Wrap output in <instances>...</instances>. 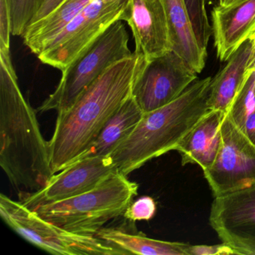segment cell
Wrapping results in <instances>:
<instances>
[{
	"label": "cell",
	"mask_w": 255,
	"mask_h": 255,
	"mask_svg": "<svg viewBox=\"0 0 255 255\" xmlns=\"http://www.w3.org/2000/svg\"><path fill=\"white\" fill-rule=\"evenodd\" d=\"M249 40L252 44V56L248 67V71H255V28L249 35Z\"/></svg>",
	"instance_id": "cell-27"
},
{
	"label": "cell",
	"mask_w": 255,
	"mask_h": 255,
	"mask_svg": "<svg viewBox=\"0 0 255 255\" xmlns=\"http://www.w3.org/2000/svg\"><path fill=\"white\" fill-rule=\"evenodd\" d=\"M171 50L181 56L189 66L201 73L205 66L207 50L198 43L185 0H164Z\"/></svg>",
	"instance_id": "cell-15"
},
{
	"label": "cell",
	"mask_w": 255,
	"mask_h": 255,
	"mask_svg": "<svg viewBox=\"0 0 255 255\" xmlns=\"http://www.w3.org/2000/svg\"><path fill=\"white\" fill-rule=\"evenodd\" d=\"M219 0H206V3L208 5H212V6H216L219 4Z\"/></svg>",
	"instance_id": "cell-28"
},
{
	"label": "cell",
	"mask_w": 255,
	"mask_h": 255,
	"mask_svg": "<svg viewBox=\"0 0 255 255\" xmlns=\"http://www.w3.org/2000/svg\"><path fill=\"white\" fill-rule=\"evenodd\" d=\"M242 130L252 140V142L255 144V110L248 117Z\"/></svg>",
	"instance_id": "cell-26"
},
{
	"label": "cell",
	"mask_w": 255,
	"mask_h": 255,
	"mask_svg": "<svg viewBox=\"0 0 255 255\" xmlns=\"http://www.w3.org/2000/svg\"><path fill=\"white\" fill-rule=\"evenodd\" d=\"M0 165L20 193L40 190L54 174L48 142L20 91L10 50H0Z\"/></svg>",
	"instance_id": "cell-2"
},
{
	"label": "cell",
	"mask_w": 255,
	"mask_h": 255,
	"mask_svg": "<svg viewBox=\"0 0 255 255\" xmlns=\"http://www.w3.org/2000/svg\"><path fill=\"white\" fill-rule=\"evenodd\" d=\"M115 173L92 190L34 209L48 222L71 232L96 235L112 219L124 216L138 185Z\"/></svg>",
	"instance_id": "cell-4"
},
{
	"label": "cell",
	"mask_w": 255,
	"mask_h": 255,
	"mask_svg": "<svg viewBox=\"0 0 255 255\" xmlns=\"http://www.w3.org/2000/svg\"><path fill=\"white\" fill-rule=\"evenodd\" d=\"M195 35L201 47L207 50L213 31L207 17L206 0H185Z\"/></svg>",
	"instance_id": "cell-22"
},
{
	"label": "cell",
	"mask_w": 255,
	"mask_h": 255,
	"mask_svg": "<svg viewBox=\"0 0 255 255\" xmlns=\"http://www.w3.org/2000/svg\"><path fill=\"white\" fill-rule=\"evenodd\" d=\"M255 110V71H248L246 80L226 114L229 115L242 129L248 117Z\"/></svg>",
	"instance_id": "cell-20"
},
{
	"label": "cell",
	"mask_w": 255,
	"mask_h": 255,
	"mask_svg": "<svg viewBox=\"0 0 255 255\" xmlns=\"http://www.w3.org/2000/svg\"><path fill=\"white\" fill-rule=\"evenodd\" d=\"M235 255L234 251L227 245H215V246H189L188 255Z\"/></svg>",
	"instance_id": "cell-25"
},
{
	"label": "cell",
	"mask_w": 255,
	"mask_h": 255,
	"mask_svg": "<svg viewBox=\"0 0 255 255\" xmlns=\"http://www.w3.org/2000/svg\"><path fill=\"white\" fill-rule=\"evenodd\" d=\"M211 77L196 80L165 107L144 113L133 132L111 156L118 172L128 176L153 158L176 150L210 111Z\"/></svg>",
	"instance_id": "cell-3"
},
{
	"label": "cell",
	"mask_w": 255,
	"mask_h": 255,
	"mask_svg": "<svg viewBox=\"0 0 255 255\" xmlns=\"http://www.w3.org/2000/svg\"><path fill=\"white\" fill-rule=\"evenodd\" d=\"M209 221L219 240L235 255H255V183L215 196Z\"/></svg>",
	"instance_id": "cell-10"
},
{
	"label": "cell",
	"mask_w": 255,
	"mask_h": 255,
	"mask_svg": "<svg viewBox=\"0 0 255 255\" xmlns=\"http://www.w3.org/2000/svg\"><path fill=\"white\" fill-rule=\"evenodd\" d=\"M143 116L142 110L132 95L109 119L80 159L88 156H110L133 132Z\"/></svg>",
	"instance_id": "cell-17"
},
{
	"label": "cell",
	"mask_w": 255,
	"mask_h": 255,
	"mask_svg": "<svg viewBox=\"0 0 255 255\" xmlns=\"http://www.w3.org/2000/svg\"><path fill=\"white\" fill-rule=\"evenodd\" d=\"M252 56V44L248 39L227 61L225 66L211 79L209 95L210 110L226 114L241 89Z\"/></svg>",
	"instance_id": "cell-16"
},
{
	"label": "cell",
	"mask_w": 255,
	"mask_h": 255,
	"mask_svg": "<svg viewBox=\"0 0 255 255\" xmlns=\"http://www.w3.org/2000/svg\"><path fill=\"white\" fill-rule=\"evenodd\" d=\"M123 20L115 23L81 56L62 71L56 90L40 106L38 112L56 110L58 114L70 108L79 97L113 64L130 57L129 35Z\"/></svg>",
	"instance_id": "cell-5"
},
{
	"label": "cell",
	"mask_w": 255,
	"mask_h": 255,
	"mask_svg": "<svg viewBox=\"0 0 255 255\" xmlns=\"http://www.w3.org/2000/svg\"><path fill=\"white\" fill-rule=\"evenodd\" d=\"M220 149L214 162L203 170L214 196L255 183V144L225 114L221 126Z\"/></svg>",
	"instance_id": "cell-8"
},
{
	"label": "cell",
	"mask_w": 255,
	"mask_h": 255,
	"mask_svg": "<svg viewBox=\"0 0 255 255\" xmlns=\"http://www.w3.org/2000/svg\"><path fill=\"white\" fill-rule=\"evenodd\" d=\"M44 2V0H8L12 35H23Z\"/></svg>",
	"instance_id": "cell-21"
},
{
	"label": "cell",
	"mask_w": 255,
	"mask_h": 255,
	"mask_svg": "<svg viewBox=\"0 0 255 255\" xmlns=\"http://www.w3.org/2000/svg\"><path fill=\"white\" fill-rule=\"evenodd\" d=\"M128 0H92L38 55L45 65L64 71L115 23L123 20Z\"/></svg>",
	"instance_id": "cell-7"
},
{
	"label": "cell",
	"mask_w": 255,
	"mask_h": 255,
	"mask_svg": "<svg viewBox=\"0 0 255 255\" xmlns=\"http://www.w3.org/2000/svg\"><path fill=\"white\" fill-rule=\"evenodd\" d=\"M91 2L92 0H64L50 14L28 26L21 36L25 45L38 56Z\"/></svg>",
	"instance_id": "cell-18"
},
{
	"label": "cell",
	"mask_w": 255,
	"mask_h": 255,
	"mask_svg": "<svg viewBox=\"0 0 255 255\" xmlns=\"http://www.w3.org/2000/svg\"><path fill=\"white\" fill-rule=\"evenodd\" d=\"M123 20L132 31L134 53L147 62L172 50L164 0H128Z\"/></svg>",
	"instance_id": "cell-12"
},
{
	"label": "cell",
	"mask_w": 255,
	"mask_h": 255,
	"mask_svg": "<svg viewBox=\"0 0 255 255\" xmlns=\"http://www.w3.org/2000/svg\"><path fill=\"white\" fill-rule=\"evenodd\" d=\"M123 255H188L189 244L162 241L147 237L142 233H132L120 227H104L96 234Z\"/></svg>",
	"instance_id": "cell-19"
},
{
	"label": "cell",
	"mask_w": 255,
	"mask_h": 255,
	"mask_svg": "<svg viewBox=\"0 0 255 255\" xmlns=\"http://www.w3.org/2000/svg\"><path fill=\"white\" fill-rule=\"evenodd\" d=\"M156 204L149 196H143L132 202L124 214V217L131 222L149 221L156 214Z\"/></svg>",
	"instance_id": "cell-23"
},
{
	"label": "cell",
	"mask_w": 255,
	"mask_h": 255,
	"mask_svg": "<svg viewBox=\"0 0 255 255\" xmlns=\"http://www.w3.org/2000/svg\"><path fill=\"white\" fill-rule=\"evenodd\" d=\"M147 61L135 54L107 68L66 111L59 113L50 141L53 173L78 160L109 119L132 95Z\"/></svg>",
	"instance_id": "cell-1"
},
{
	"label": "cell",
	"mask_w": 255,
	"mask_h": 255,
	"mask_svg": "<svg viewBox=\"0 0 255 255\" xmlns=\"http://www.w3.org/2000/svg\"><path fill=\"white\" fill-rule=\"evenodd\" d=\"M11 13L8 0H0V50H10Z\"/></svg>",
	"instance_id": "cell-24"
},
{
	"label": "cell",
	"mask_w": 255,
	"mask_h": 255,
	"mask_svg": "<svg viewBox=\"0 0 255 255\" xmlns=\"http://www.w3.org/2000/svg\"><path fill=\"white\" fill-rule=\"evenodd\" d=\"M218 58L227 62L255 28V0L219 2L211 12Z\"/></svg>",
	"instance_id": "cell-13"
},
{
	"label": "cell",
	"mask_w": 255,
	"mask_h": 255,
	"mask_svg": "<svg viewBox=\"0 0 255 255\" xmlns=\"http://www.w3.org/2000/svg\"><path fill=\"white\" fill-rule=\"evenodd\" d=\"M0 215L5 223L25 240L53 255H123L96 235L67 231L4 194L0 195Z\"/></svg>",
	"instance_id": "cell-6"
},
{
	"label": "cell",
	"mask_w": 255,
	"mask_h": 255,
	"mask_svg": "<svg viewBox=\"0 0 255 255\" xmlns=\"http://www.w3.org/2000/svg\"><path fill=\"white\" fill-rule=\"evenodd\" d=\"M228 1H229V0H219V2H228Z\"/></svg>",
	"instance_id": "cell-29"
},
{
	"label": "cell",
	"mask_w": 255,
	"mask_h": 255,
	"mask_svg": "<svg viewBox=\"0 0 255 255\" xmlns=\"http://www.w3.org/2000/svg\"><path fill=\"white\" fill-rule=\"evenodd\" d=\"M197 74L171 50L147 62L134 85L132 97L143 113L153 111L180 97L196 81Z\"/></svg>",
	"instance_id": "cell-9"
},
{
	"label": "cell",
	"mask_w": 255,
	"mask_h": 255,
	"mask_svg": "<svg viewBox=\"0 0 255 255\" xmlns=\"http://www.w3.org/2000/svg\"><path fill=\"white\" fill-rule=\"evenodd\" d=\"M225 116L223 112L210 110L188 134L176 149L182 165L196 164L202 170L211 166L220 149L221 126Z\"/></svg>",
	"instance_id": "cell-14"
},
{
	"label": "cell",
	"mask_w": 255,
	"mask_h": 255,
	"mask_svg": "<svg viewBox=\"0 0 255 255\" xmlns=\"http://www.w3.org/2000/svg\"><path fill=\"white\" fill-rule=\"evenodd\" d=\"M118 172L111 156L82 158L54 174L37 192L20 193V201L31 210L89 192Z\"/></svg>",
	"instance_id": "cell-11"
}]
</instances>
